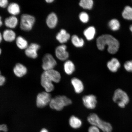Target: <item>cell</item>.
<instances>
[{
	"label": "cell",
	"mask_w": 132,
	"mask_h": 132,
	"mask_svg": "<svg viewBox=\"0 0 132 132\" xmlns=\"http://www.w3.org/2000/svg\"><path fill=\"white\" fill-rule=\"evenodd\" d=\"M106 45L108 46L107 50L108 52L114 54L118 51L120 44L118 40L110 35H103L97 39V47L100 50H103Z\"/></svg>",
	"instance_id": "cell-1"
},
{
	"label": "cell",
	"mask_w": 132,
	"mask_h": 132,
	"mask_svg": "<svg viewBox=\"0 0 132 132\" xmlns=\"http://www.w3.org/2000/svg\"><path fill=\"white\" fill-rule=\"evenodd\" d=\"M61 76L60 73L55 70L44 71L41 76V84L46 92L52 91L54 89L52 82L58 83L60 81Z\"/></svg>",
	"instance_id": "cell-2"
},
{
	"label": "cell",
	"mask_w": 132,
	"mask_h": 132,
	"mask_svg": "<svg viewBox=\"0 0 132 132\" xmlns=\"http://www.w3.org/2000/svg\"><path fill=\"white\" fill-rule=\"evenodd\" d=\"M87 120L90 124L97 127L103 132H111L113 130L109 123L101 119L96 114H90L87 118Z\"/></svg>",
	"instance_id": "cell-3"
},
{
	"label": "cell",
	"mask_w": 132,
	"mask_h": 132,
	"mask_svg": "<svg viewBox=\"0 0 132 132\" xmlns=\"http://www.w3.org/2000/svg\"><path fill=\"white\" fill-rule=\"evenodd\" d=\"M72 103L71 100L65 96L58 95L52 99L49 105L52 109L60 111L62 110L64 107Z\"/></svg>",
	"instance_id": "cell-4"
},
{
	"label": "cell",
	"mask_w": 132,
	"mask_h": 132,
	"mask_svg": "<svg viewBox=\"0 0 132 132\" xmlns=\"http://www.w3.org/2000/svg\"><path fill=\"white\" fill-rule=\"evenodd\" d=\"M114 102L118 104L120 108H124L129 103L130 98L127 94L121 89L115 90L113 97Z\"/></svg>",
	"instance_id": "cell-5"
},
{
	"label": "cell",
	"mask_w": 132,
	"mask_h": 132,
	"mask_svg": "<svg viewBox=\"0 0 132 132\" xmlns=\"http://www.w3.org/2000/svg\"><path fill=\"white\" fill-rule=\"evenodd\" d=\"M35 19L34 16L27 14H24L21 16L20 27L22 30L28 31L32 29Z\"/></svg>",
	"instance_id": "cell-6"
},
{
	"label": "cell",
	"mask_w": 132,
	"mask_h": 132,
	"mask_svg": "<svg viewBox=\"0 0 132 132\" xmlns=\"http://www.w3.org/2000/svg\"><path fill=\"white\" fill-rule=\"evenodd\" d=\"M52 99L48 92H44L39 93L37 97V106L39 108H44L50 103Z\"/></svg>",
	"instance_id": "cell-7"
},
{
	"label": "cell",
	"mask_w": 132,
	"mask_h": 132,
	"mask_svg": "<svg viewBox=\"0 0 132 132\" xmlns=\"http://www.w3.org/2000/svg\"><path fill=\"white\" fill-rule=\"evenodd\" d=\"M42 67L44 71L53 70L57 64V62L53 56L50 54L44 56L42 59Z\"/></svg>",
	"instance_id": "cell-8"
},
{
	"label": "cell",
	"mask_w": 132,
	"mask_h": 132,
	"mask_svg": "<svg viewBox=\"0 0 132 132\" xmlns=\"http://www.w3.org/2000/svg\"><path fill=\"white\" fill-rule=\"evenodd\" d=\"M84 105L89 109H93L96 106L97 103L96 97L93 95L85 96L82 98Z\"/></svg>",
	"instance_id": "cell-9"
},
{
	"label": "cell",
	"mask_w": 132,
	"mask_h": 132,
	"mask_svg": "<svg viewBox=\"0 0 132 132\" xmlns=\"http://www.w3.org/2000/svg\"><path fill=\"white\" fill-rule=\"evenodd\" d=\"M40 47V46L38 44L31 43L25 49V53L27 57L31 58H37L38 57L37 51Z\"/></svg>",
	"instance_id": "cell-10"
},
{
	"label": "cell",
	"mask_w": 132,
	"mask_h": 132,
	"mask_svg": "<svg viewBox=\"0 0 132 132\" xmlns=\"http://www.w3.org/2000/svg\"><path fill=\"white\" fill-rule=\"evenodd\" d=\"M67 46L63 45L57 47L55 50V54L58 59L61 60L65 61L68 58V53L66 51Z\"/></svg>",
	"instance_id": "cell-11"
},
{
	"label": "cell",
	"mask_w": 132,
	"mask_h": 132,
	"mask_svg": "<svg viewBox=\"0 0 132 132\" xmlns=\"http://www.w3.org/2000/svg\"><path fill=\"white\" fill-rule=\"evenodd\" d=\"M71 82L76 93L80 94L83 91L84 89V85L80 79L74 77L71 79Z\"/></svg>",
	"instance_id": "cell-12"
},
{
	"label": "cell",
	"mask_w": 132,
	"mask_h": 132,
	"mask_svg": "<svg viewBox=\"0 0 132 132\" xmlns=\"http://www.w3.org/2000/svg\"><path fill=\"white\" fill-rule=\"evenodd\" d=\"M15 75L18 77H21L26 75L27 72L26 67L21 63L16 64L13 69Z\"/></svg>",
	"instance_id": "cell-13"
},
{
	"label": "cell",
	"mask_w": 132,
	"mask_h": 132,
	"mask_svg": "<svg viewBox=\"0 0 132 132\" xmlns=\"http://www.w3.org/2000/svg\"><path fill=\"white\" fill-rule=\"evenodd\" d=\"M120 63L116 58H113L107 62V67L109 70L113 72H117L120 67Z\"/></svg>",
	"instance_id": "cell-14"
},
{
	"label": "cell",
	"mask_w": 132,
	"mask_h": 132,
	"mask_svg": "<svg viewBox=\"0 0 132 132\" xmlns=\"http://www.w3.org/2000/svg\"><path fill=\"white\" fill-rule=\"evenodd\" d=\"M57 22V18L55 13H52L47 16L46 19V23L51 29H53L56 27Z\"/></svg>",
	"instance_id": "cell-15"
},
{
	"label": "cell",
	"mask_w": 132,
	"mask_h": 132,
	"mask_svg": "<svg viewBox=\"0 0 132 132\" xmlns=\"http://www.w3.org/2000/svg\"><path fill=\"white\" fill-rule=\"evenodd\" d=\"M15 32L11 29H6L3 32V37L4 40L8 42H11L16 39Z\"/></svg>",
	"instance_id": "cell-16"
},
{
	"label": "cell",
	"mask_w": 132,
	"mask_h": 132,
	"mask_svg": "<svg viewBox=\"0 0 132 132\" xmlns=\"http://www.w3.org/2000/svg\"><path fill=\"white\" fill-rule=\"evenodd\" d=\"M70 38V34L64 29L61 30L60 32L58 33L56 36V38L57 40L61 43L67 42Z\"/></svg>",
	"instance_id": "cell-17"
},
{
	"label": "cell",
	"mask_w": 132,
	"mask_h": 132,
	"mask_svg": "<svg viewBox=\"0 0 132 132\" xmlns=\"http://www.w3.org/2000/svg\"><path fill=\"white\" fill-rule=\"evenodd\" d=\"M18 20L15 16H11L6 18L4 21L6 27L11 29H14L17 26Z\"/></svg>",
	"instance_id": "cell-18"
},
{
	"label": "cell",
	"mask_w": 132,
	"mask_h": 132,
	"mask_svg": "<svg viewBox=\"0 0 132 132\" xmlns=\"http://www.w3.org/2000/svg\"><path fill=\"white\" fill-rule=\"evenodd\" d=\"M7 11L12 16H15L19 14L20 12V7L17 4L12 3L8 5Z\"/></svg>",
	"instance_id": "cell-19"
},
{
	"label": "cell",
	"mask_w": 132,
	"mask_h": 132,
	"mask_svg": "<svg viewBox=\"0 0 132 132\" xmlns=\"http://www.w3.org/2000/svg\"><path fill=\"white\" fill-rule=\"evenodd\" d=\"M69 123L70 126L75 129L80 128L82 125L81 120L74 116H72L70 117L69 119Z\"/></svg>",
	"instance_id": "cell-20"
},
{
	"label": "cell",
	"mask_w": 132,
	"mask_h": 132,
	"mask_svg": "<svg viewBox=\"0 0 132 132\" xmlns=\"http://www.w3.org/2000/svg\"><path fill=\"white\" fill-rule=\"evenodd\" d=\"M16 44L19 49H26L28 46L27 41L22 36H19L16 39Z\"/></svg>",
	"instance_id": "cell-21"
},
{
	"label": "cell",
	"mask_w": 132,
	"mask_h": 132,
	"mask_svg": "<svg viewBox=\"0 0 132 132\" xmlns=\"http://www.w3.org/2000/svg\"><path fill=\"white\" fill-rule=\"evenodd\" d=\"M64 70L66 74L71 75L75 70V67L71 61L69 60L66 62L64 64Z\"/></svg>",
	"instance_id": "cell-22"
},
{
	"label": "cell",
	"mask_w": 132,
	"mask_h": 132,
	"mask_svg": "<svg viewBox=\"0 0 132 132\" xmlns=\"http://www.w3.org/2000/svg\"><path fill=\"white\" fill-rule=\"evenodd\" d=\"M84 34L87 40H90L94 38L95 34V29L93 26H90L84 31Z\"/></svg>",
	"instance_id": "cell-23"
},
{
	"label": "cell",
	"mask_w": 132,
	"mask_h": 132,
	"mask_svg": "<svg viewBox=\"0 0 132 132\" xmlns=\"http://www.w3.org/2000/svg\"><path fill=\"white\" fill-rule=\"evenodd\" d=\"M122 15L125 19L128 20H132V7L127 6L122 13Z\"/></svg>",
	"instance_id": "cell-24"
},
{
	"label": "cell",
	"mask_w": 132,
	"mask_h": 132,
	"mask_svg": "<svg viewBox=\"0 0 132 132\" xmlns=\"http://www.w3.org/2000/svg\"><path fill=\"white\" fill-rule=\"evenodd\" d=\"M71 40L72 44L76 47H81L84 45L83 39L82 38H79L77 35H74L72 36Z\"/></svg>",
	"instance_id": "cell-25"
},
{
	"label": "cell",
	"mask_w": 132,
	"mask_h": 132,
	"mask_svg": "<svg viewBox=\"0 0 132 132\" xmlns=\"http://www.w3.org/2000/svg\"><path fill=\"white\" fill-rule=\"evenodd\" d=\"M109 26L112 30L116 31L120 29V24L118 20L114 19L110 21L109 23Z\"/></svg>",
	"instance_id": "cell-26"
},
{
	"label": "cell",
	"mask_w": 132,
	"mask_h": 132,
	"mask_svg": "<svg viewBox=\"0 0 132 132\" xmlns=\"http://www.w3.org/2000/svg\"><path fill=\"white\" fill-rule=\"evenodd\" d=\"M93 4V2L92 0H81L79 3L80 5L85 9H91Z\"/></svg>",
	"instance_id": "cell-27"
},
{
	"label": "cell",
	"mask_w": 132,
	"mask_h": 132,
	"mask_svg": "<svg viewBox=\"0 0 132 132\" xmlns=\"http://www.w3.org/2000/svg\"><path fill=\"white\" fill-rule=\"evenodd\" d=\"M79 18L80 21L84 23L88 22L89 19L88 14L85 12L81 13L79 15Z\"/></svg>",
	"instance_id": "cell-28"
},
{
	"label": "cell",
	"mask_w": 132,
	"mask_h": 132,
	"mask_svg": "<svg viewBox=\"0 0 132 132\" xmlns=\"http://www.w3.org/2000/svg\"><path fill=\"white\" fill-rule=\"evenodd\" d=\"M124 67L127 71L132 72V60L127 61L124 64Z\"/></svg>",
	"instance_id": "cell-29"
},
{
	"label": "cell",
	"mask_w": 132,
	"mask_h": 132,
	"mask_svg": "<svg viewBox=\"0 0 132 132\" xmlns=\"http://www.w3.org/2000/svg\"><path fill=\"white\" fill-rule=\"evenodd\" d=\"M88 132H100V129L97 127L92 125L89 128Z\"/></svg>",
	"instance_id": "cell-30"
},
{
	"label": "cell",
	"mask_w": 132,
	"mask_h": 132,
	"mask_svg": "<svg viewBox=\"0 0 132 132\" xmlns=\"http://www.w3.org/2000/svg\"><path fill=\"white\" fill-rule=\"evenodd\" d=\"M8 1L7 0H0V7L5 8L8 6Z\"/></svg>",
	"instance_id": "cell-31"
},
{
	"label": "cell",
	"mask_w": 132,
	"mask_h": 132,
	"mask_svg": "<svg viewBox=\"0 0 132 132\" xmlns=\"http://www.w3.org/2000/svg\"><path fill=\"white\" fill-rule=\"evenodd\" d=\"M5 81V78L1 75V72L0 71V86H2L4 85Z\"/></svg>",
	"instance_id": "cell-32"
},
{
	"label": "cell",
	"mask_w": 132,
	"mask_h": 132,
	"mask_svg": "<svg viewBox=\"0 0 132 132\" xmlns=\"http://www.w3.org/2000/svg\"><path fill=\"white\" fill-rule=\"evenodd\" d=\"M39 132H49L48 130L45 128L42 129Z\"/></svg>",
	"instance_id": "cell-33"
},
{
	"label": "cell",
	"mask_w": 132,
	"mask_h": 132,
	"mask_svg": "<svg viewBox=\"0 0 132 132\" xmlns=\"http://www.w3.org/2000/svg\"><path fill=\"white\" fill-rule=\"evenodd\" d=\"M3 38V35L2 34L1 32H0V43H1L2 41Z\"/></svg>",
	"instance_id": "cell-34"
},
{
	"label": "cell",
	"mask_w": 132,
	"mask_h": 132,
	"mask_svg": "<svg viewBox=\"0 0 132 132\" xmlns=\"http://www.w3.org/2000/svg\"><path fill=\"white\" fill-rule=\"evenodd\" d=\"M3 24V22L2 21V18L1 16H0V27L2 26Z\"/></svg>",
	"instance_id": "cell-35"
},
{
	"label": "cell",
	"mask_w": 132,
	"mask_h": 132,
	"mask_svg": "<svg viewBox=\"0 0 132 132\" xmlns=\"http://www.w3.org/2000/svg\"><path fill=\"white\" fill-rule=\"evenodd\" d=\"M54 0H46V1L47 3H51L53 2Z\"/></svg>",
	"instance_id": "cell-36"
},
{
	"label": "cell",
	"mask_w": 132,
	"mask_h": 132,
	"mask_svg": "<svg viewBox=\"0 0 132 132\" xmlns=\"http://www.w3.org/2000/svg\"><path fill=\"white\" fill-rule=\"evenodd\" d=\"M130 31H131L132 32V24L130 26Z\"/></svg>",
	"instance_id": "cell-37"
},
{
	"label": "cell",
	"mask_w": 132,
	"mask_h": 132,
	"mask_svg": "<svg viewBox=\"0 0 132 132\" xmlns=\"http://www.w3.org/2000/svg\"><path fill=\"white\" fill-rule=\"evenodd\" d=\"M1 53H2L1 49V48H0V55H1Z\"/></svg>",
	"instance_id": "cell-38"
}]
</instances>
